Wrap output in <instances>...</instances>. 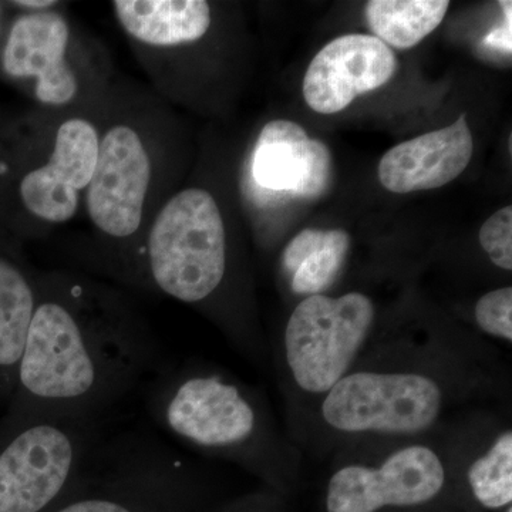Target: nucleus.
Instances as JSON below:
<instances>
[{"label":"nucleus","mask_w":512,"mask_h":512,"mask_svg":"<svg viewBox=\"0 0 512 512\" xmlns=\"http://www.w3.org/2000/svg\"><path fill=\"white\" fill-rule=\"evenodd\" d=\"M151 326L116 286L74 269H39L10 420L100 423L161 369Z\"/></svg>","instance_id":"f257e3e1"},{"label":"nucleus","mask_w":512,"mask_h":512,"mask_svg":"<svg viewBox=\"0 0 512 512\" xmlns=\"http://www.w3.org/2000/svg\"><path fill=\"white\" fill-rule=\"evenodd\" d=\"M505 383L494 348L483 343L384 330L325 397L289 419L292 441L330 454L357 441L430 436L485 412Z\"/></svg>","instance_id":"f03ea898"},{"label":"nucleus","mask_w":512,"mask_h":512,"mask_svg":"<svg viewBox=\"0 0 512 512\" xmlns=\"http://www.w3.org/2000/svg\"><path fill=\"white\" fill-rule=\"evenodd\" d=\"M183 131L173 107L150 87L117 80L104 101L96 168L83 211L87 259L100 274L136 288L144 238L181 187Z\"/></svg>","instance_id":"7ed1b4c3"},{"label":"nucleus","mask_w":512,"mask_h":512,"mask_svg":"<svg viewBox=\"0 0 512 512\" xmlns=\"http://www.w3.org/2000/svg\"><path fill=\"white\" fill-rule=\"evenodd\" d=\"M147 410L181 446L251 474L288 500L301 481L299 447L279 430L264 393L207 362L161 367Z\"/></svg>","instance_id":"20e7f679"},{"label":"nucleus","mask_w":512,"mask_h":512,"mask_svg":"<svg viewBox=\"0 0 512 512\" xmlns=\"http://www.w3.org/2000/svg\"><path fill=\"white\" fill-rule=\"evenodd\" d=\"M104 101L66 113L32 107L3 121L0 229L16 241L49 237L82 214L96 168Z\"/></svg>","instance_id":"39448f33"},{"label":"nucleus","mask_w":512,"mask_h":512,"mask_svg":"<svg viewBox=\"0 0 512 512\" xmlns=\"http://www.w3.org/2000/svg\"><path fill=\"white\" fill-rule=\"evenodd\" d=\"M136 289L158 292L208 313L242 355L255 362L264 356L261 340L229 301L231 293L241 309L235 299L227 221L208 188L181 185L164 202L144 238Z\"/></svg>","instance_id":"423d86ee"},{"label":"nucleus","mask_w":512,"mask_h":512,"mask_svg":"<svg viewBox=\"0 0 512 512\" xmlns=\"http://www.w3.org/2000/svg\"><path fill=\"white\" fill-rule=\"evenodd\" d=\"M481 413L430 436L336 448L323 484L322 512H461L458 464Z\"/></svg>","instance_id":"0eeeda50"},{"label":"nucleus","mask_w":512,"mask_h":512,"mask_svg":"<svg viewBox=\"0 0 512 512\" xmlns=\"http://www.w3.org/2000/svg\"><path fill=\"white\" fill-rule=\"evenodd\" d=\"M225 497L207 464L156 437L101 439L49 512H212Z\"/></svg>","instance_id":"6e6552de"},{"label":"nucleus","mask_w":512,"mask_h":512,"mask_svg":"<svg viewBox=\"0 0 512 512\" xmlns=\"http://www.w3.org/2000/svg\"><path fill=\"white\" fill-rule=\"evenodd\" d=\"M0 79L25 94L33 109L66 113L99 106L119 76L107 47L62 5L12 10L0 42Z\"/></svg>","instance_id":"1a4fd4ad"},{"label":"nucleus","mask_w":512,"mask_h":512,"mask_svg":"<svg viewBox=\"0 0 512 512\" xmlns=\"http://www.w3.org/2000/svg\"><path fill=\"white\" fill-rule=\"evenodd\" d=\"M383 332L376 303L365 292L303 298L275 349L289 419L325 397Z\"/></svg>","instance_id":"9d476101"},{"label":"nucleus","mask_w":512,"mask_h":512,"mask_svg":"<svg viewBox=\"0 0 512 512\" xmlns=\"http://www.w3.org/2000/svg\"><path fill=\"white\" fill-rule=\"evenodd\" d=\"M101 436V423L0 417V512L52 510Z\"/></svg>","instance_id":"9b49d317"},{"label":"nucleus","mask_w":512,"mask_h":512,"mask_svg":"<svg viewBox=\"0 0 512 512\" xmlns=\"http://www.w3.org/2000/svg\"><path fill=\"white\" fill-rule=\"evenodd\" d=\"M396 67L393 50L377 37H338L313 57L303 79V97L316 113L335 114L356 97L384 86Z\"/></svg>","instance_id":"f8f14e48"},{"label":"nucleus","mask_w":512,"mask_h":512,"mask_svg":"<svg viewBox=\"0 0 512 512\" xmlns=\"http://www.w3.org/2000/svg\"><path fill=\"white\" fill-rule=\"evenodd\" d=\"M251 177L261 190L318 198L332 183V154L322 141L309 138L299 124L269 121L252 151Z\"/></svg>","instance_id":"ddd939ff"},{"label":"nucleus","mask_w":512,"mask_h":512,"mask_svg":"<svg viewBox=\"0 0 512 512\" xmlns=\"http://www.w3.org/2000/svg\"><path fill=\"white\" fill-rule=\"evenodd\" d=\"M466 116L441 130L404 141L384 154L379 180L396 194L434 190L460 177L473 157Z\"/></svg>","instance_id":"4468645a"},{"label":"nucleus","mask_w":512,"mask_h":512,"mask_svg":"<svg viewBox=\"0 0 512 512\" xmlns=\"http://www.w3.org/2000/svg\"><path fill=\"white\" fill-rule=\"evenodd\" d=\"M461 512H512V430L494 413L474 421L457 470Z\"/></svg>","instance_id":"2eb2a0df"},{"label":"nucleus","mask_w":512,"mask_h":512,"mask_svg":"<svg viewBox=\"0 0 512 512\" xmlns=\"http://www.w3.org/2000/svg\"><path fill=\"white\" fill-rule=\"evenodd\" d=\"M37 271L22 242L0 229V417L8 410L37 298Z\"/></svg>","instance_id":"dca6fc26"},{"label":"nucleus","mask_w":512,"mask_h":512,"mask_svg":"<svg viewBox=\"0 0 512 512\" xmlns=\"http://www.w3.org/2000/svg\"><path fill=\"white\" fill-rule=\"evenodd\" d=\"M349 249V234L342 229H303L281 256L291 291L302 299L329 291L345 268Z\"/></svg>","instance_id":"f3484780"},{"label":"nucleus","mask_w":512,"mask_h":512,"mask_svg":"<svg viewBox=\"0 0 512 512\" xmlns=\"http://www.w3.org/2000/svg\"><path fill=\"white\" fill-rule=\"evenodd\" d=\"M448 6L447 0H372L366 18L384 45L410 49L439 28Z\"/></svg>","instance_id":"a211bd4d"},{"label":"nucleus","mask_w":512,"mask_h":512,"mask_svg":"<svg viewBox=\"0 0 512 512\" xmlns=\"http://www.w3.org/2000/svg\"><path fill=\"white\" fill-rule=\"evenodd\" d=\"M474 322L484 335L512 343V288L494 289L484 293L474 306Z\"/></svg>","instance_id":"6ab92c4d"},{"label":"nucleus","mask_w":512,"mask_h":512,"mask_svg":"<svg viewBox=\"0 0 512 512\" xmlns=\"http://www.w3.org/2000/svg\"><path fill=\"white\" fill-rule=\"evenodd\" d=\"M480 244L497 268L512 271V208L511 205L495 212L484 222Z\"/></svg>","instance_id":"aec40b11"},{"label":"nucleus","mask_w":512,"mask_h":512,"mask_svg":"<svg viewBox=\"0 0 512 512\" xmlns=\"http://www.w3.org/2000/svg\"><path fill=\"white\" fill-rule=\"evenodd\" d=\"M286 503L285 497L261 485L258 490L228 498L212 512H288Z\"/></svg>","instance_id":"412c9836"},{"label":"nucleus","mask_w":512,"mask_h":512,"mask_svg":"<svg viewBox=\"0 0 512 512\" xmlns=\"http://www.w3.org/2000/svg\"><path fill=\"white\" fill-rule=\"evenodd\" d=\"M504 10V22L500 28L493 30L485 37V45L500 52L511 53V2H501Z\"/></svg>","instance_id":"4be33fe9"},{"label":"nucleus","mask_w":512,"mask_h":512,"mask_svg":"<svg viewBox=\"0 0 512 512\" xmlns=\"http://www.w3.org/2000/svg\"><path fill=\"white\" fill-rule=\"evenodd\" d=\"M64 5L59 0H12L8 6L13 12L37 13L46 12Z\"/></svg>","instance_id":"5701e85b"},{"label":"nucleus","mask_w":512,"mask_h":512,"mask_svg":"<svg viewBox=\"0 0 512 512\" xmlns=\"http://www.w3.org/2000/svg\"><path fill=\"white\" fill-rule=\"evenodd\" d=\"M10 16H12V10H10L8 2H0V42H2L3 35H5Z\"/></svg>","instance_id":"b1692460"},{"label":"nucleus","mask_w":512,"mask_h":512,"mask_svg":"<svg viewBox=\"0 0 512 512\" xmlns=\"http://www.w3.org/2000/svg\"><path fill=\"white\" fill-rule=\"evenodd\" d=\"M3 121H5V120H0V128H2V126H3Z\"/></svg>","instance_id":"393cba45"}]
</instances>
